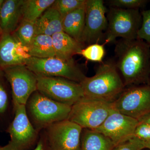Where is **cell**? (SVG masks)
<instances>
[{
  "instance_id": "1",
  "label": "cell",
  "mask_w": 150,
  "mask_h": 150,
  "mask_svg": "<svg viewBox=\"0 0 150 150\" xmlns=\"http://www.w3.org/2000/svg\"><path fill=\"white\" fill-rule=\"evenodd\" d=\"M115 65L125 87L148 84L150 46L140 39H121L115 43Z\"/></svg>"
},
{
  "instance_id": "2",
  "label": "cell",
  "mask_w": 150,
  "mask_h": 150,
  "mask_svg": "<svg viewBox=\"0 0 150 150\" xmlns=\"http://www.w3.org/2000/svg\"><path fill=\"white\" fill-rule=\"evenodd\" d=\"M80 84L84 98L112 103L126 87L116 67L115 61L100 63L95 74L86 77Z\"/></svg>"
},
{
  "instance_id": "3",
  "label": "cell",
  "mask_w": 150,
  "mask_h": 150,
  "mask_svg": "<svg viewBox=\"0 0 150 150\" xmlns=\"http://www.w3.org/2000/svg\"><path fill=\"white\" fill-rule=\"evenodd\" d=\"M25 112L33 128L38 132L56 122L69 119L71 106L48 98L36 91L25 105Z\"/></svg>"
},
{
  "instance_id": "4",
  "label": "cell",
  "mask_w": 150,
  "mask_h": 150,
  "mask_svg": "<svg viewBox=\"0 0 150 150\" xmlns=\"http://www.w3.org/2000/svg\"><path fill=\"white\" fill-rule=\"evenodd\" d=\"M106 17L108 26L104 44L113 42L117 38L126 40L137 39L142 23L140 9L110 7Z\"/></svg>"
},
{
  "instance_id": "5",
  "label": "cell",
  "mask_w": 150,
  "mask_h": 150,
  "mask_svg": "<svg viewBox=\"0 0 150 150\" xmlns=\"http://www.w3.org/2000/svg\"><path fill=\"white\" fill-rule=\"evenodd\" d=\"M37 77L38 91L56 102L72 106L84 98L79 83L58 77Z\"/></svg>"
},
{
  "instance_id": "6",
  "label": "cell",
  "mask_w": 150,
  "mask_h": 150,
  "mask_svg": "<svg viewBox=\"0 0 150 150\" xmlns=\"http://www.w3.org/2000/svg\"><path fill=\"white\" fill-rule=\"evenodd\" d=\"M7 132L11 140L4 146V150H33L40 138V132L36 131L30 122L23 105L15 106L14 117Z\"/></svg>"
},
{
  "instance_id": "7",
  "label": "cell",
  "mask_w": 150,
  "mask_h": 150,
  "mask_svg": "<svg viewBox=\"0 0 150 150\" xmlns=\"http://www.w3.org/2000/svg\"><path fill=\"white\" fill-rule=\"evenodd\" d=\"M25 65L39 76L64 78L79 83L86 77L74 60L66 61L56 57L45 59L31 57Z\"/></svg>"
},
{
  "instance_id": "8",
  "label": "cell",
  "mask_w": 150,
  "mask_h": 150,
  "mask_svg": "<svg viewBox=\"0 0 150 150\" xmlns=\"http://www.w3.org/2000/svg\"><path fill=\"white\" fill-rule=\"evenodd\" d=\"M113 109L112 103L83 98L71 106L68 120L82 129L95 130Z\"/></svg>"
},
{
  "instance_id": "9",
  "label": "cell",
  "mask_w": 150,
  "mask_h": 150,
  "mask_svg": "<svg viewBox=\"0 0 150 150\" xmlns=\"http://www.w3.org/2000/svg\"><path fill=\"white\" fill-rule=\"evenodd\" d=\"M112 103L114 110L138 120L150 112V86L142 84L125 88Z\"/></svg>"
},
{
  "instance_id": "10",
  "label": "cell",
  "mask_w": 150,
  "mask_h": 150,
  "mask_svg": "<svg viewBox=\"0 0 150 150\" xmlns=\"http://www.w3.org/2000/svg\"><path fill=\"white\" fill-rule=\"evenodd\" d=\"M1 69L10 85L14 106L18 105H25L30 96L37 91V76L25 65Z\"/></svg>"
},
{
  "instance_id": "11",
  "label": "cell",
  "mask_w": 150,
  "mask_h": 150,
  "mask_svg": "<svg viewBox=\"0 0 150 150\" xmlns=\"http://www.w3.org/2000/svg\"><path fill=\"white\" fill-rule=\"evenodd\" d=\"M85 20L80 43L84 48L98 43L107 29L106 9L102 0H86Z\"/></svg>"
},
{
  "instance_id": "12",
  "label": "cell",
  "mask_w": 150,
  "mask_h": 150,
  "mask_svg": "<svg viewBox=\"0 0 150 150\" xmlns=\"http://www.w3.org/2000/svg\"><path fill=\"white\" fill-rule=\"evenodd\" d=\"M82 129L68 119L53 123L44 131L51 150H79Z\"/></svg>"
},
{
  "instance_id": "13",
  "label": "cell",
  "mask_w": 150,
  "mask_h": 150,
  "mask_svg": "<svg viewBox=\"0 0 150 150\" xmlns=\"http://www.w3.org/2000/svg\"><path fill=\"white\" fill-rule=\"evenodd\" d=\"M139 121L113 109L96 131L110 139L115 146L134 137Z\"/></svg>"
},
{
  "instance_id": "14",
  "label": "cell",
  "mask_w": 150,
  "mask_h": 150,
  "mask_svg": "<svg viewBox=\"0 0 150 150\" xmlns=\"http://www.w3.org/2000/svg\"><path fill=\"white\" fill-rule=\"evenodd\" d=\"M31 56L28 48L13 33H3L0 38V69L25 65Z\"/></svg>"
},
{
  "instance_id": "15",
  "label": "cell",
  "mask_w": 150,
  "mask_h": 150,
  "mask_svg": "<svg viewBox=\"0 0 150 150\" xmlns=\"http://www.w3.org/2000/svg\"><path fill=\"white\" fill-rule=\"evenodd\" d=\"M24 0H4L0 8V30L2 34L13 33L22 20Z\"/></svg>"
},
{
  "instance_id": "16",
  "label": "cell",
  "mask_w": 150,
  "mask_h": 150,
  "mask_svg": "<svg viewBox=\"0 0 150 150\" xmlns=\"http://www.w3.org/2000/svg\"><path fill=\"white\" fill-rule=\"evenodd\" d=\"M56 57L66 61L74 60L73 56L79 55L83 46L77 40L62 31L52 35Z\"/></svg>"
},
{
  "instance_id": "17",
  "label": "cell",
  "mask_w": 150,
  "mask_h": 150,
  "mask_svg": "<svg viewBox=\"0 0 150 150\" xmlns=\"http://www.w3.org/2000/svg\"><path fill=\"white\" fill-rule=\"evenodd\" d=\"M62 18L58 11L52 7L47 9L35 23V35L52 36L63 31Z\"/></svg>"
},
{
  "instance_id": "18",
  "label": "cell",
  "mask_w": 150,
  "mask_h": 150,
  "mask_svg": "<svg viewBox=\"0 0 150 150\" xmlns=\"http://www.w3.org/2000/svg\"><path fill=\"white\" fill-rule=\"evenodd\" d=\"M113 142L98 131L83 129L79 150H112Z\"/></svg>"
},
{
  "instance_id": "19",
  "label": "cell",
  "mask_w": 150,
  "mask_h": 150,
  "mask_svg": "<svg viewBox=\"0 0 150 150\" xmlns=\"http://www.w3.org/2000/svg\"><path fill=\"white\" fill-rule=\"evenodd\" d=\"M85 6L68 14L62 18L63 31L80 43L85 20Z\"/></svg>"
},
{
  "instance_id": "20",
  "label": "cell",
  "mask_w": 150,
  "mask_h": 150,
  "mask_svg": "<svg viewBox=\"0 0 150 150\" xmlns=\"http://www.w3.org/2000/svg\"><path fill=\"white\" fill-rule=\"evenodd\" d=\"M31 57L40 59L56 57L52 36L35 35L28 48Z\"/></svg>"
},
{
  "instance_id": "21",
  "label": "cell",
  "mask_w": 150,
  "mask_h": 150,
  "mask_svg": "<svg viewBox=\"0 0 150 150\" xmlns=\"http://www.w3.org/2000/svg\"><path fill=\"white\" fill-rule=\"evenodd\" d=\"M55 0H24L22 6V20L35 23Z\"/></svg>"
},
{
  "instance_id": "22",
  "label": "cell",
  "mask_w": 150,
  "mask_h": 150,
  "mask_svg": "<svg viewBox=\"0 0 150 150\" xmlns=\"http://www.w3.org/2000/svg\"><path fill=\"white\" fill-rule=\"evenodd\" d=\"M6 80L2 70L0 69V120L2 121L6 119L11 110L15 112L12 96L9 93Z\"/></svg>"
},
{
  "instance_id": "23",
  "label": "cell",
  "mask_w": 150,
  "mask_h": 150,
  "mask_svg": "<svg viewBox=\"0 0 150 150\" xmlns=\"http://www.w3.org/2000/svg\"><path fill=\"white\" fill-rule=\"evenodd\" d=\"M13 34L23 46L28 48L35 35V23L22 20Z\"/></svg>"
},
{
  "instance_id": "24",
  "label": "cell",
  "mask_w": 150,
  "mask_h": 150,
  "mask_svg": "<svg viewBox=\"0 0 150 150\" xmlns=\"http://www.w3.org/2000/svg\"><path fill=\"white\" fill-rule=\"evenodd\" d=\"M86 0H55L51 7L60 13L62 18L68 14L85 6Z\"/></svg>"
},
{
  "instance_id": "25",
  "label": "cell",
  "mask_w": 150,
  "mask_h": 150,
  "mask_svg": "<svg viewBox=\"0 0 150 150\" xmlns=\"http://www.w3.org/2000/svg\"><path fill=\"white\" fill-rule=\"evenodd\" d=\"M104 45L96 43L89 45L82 49L79 55L88 61L101 63L105 53Z\"/></svg>"
},
{
  "instance_id": "26",
  "label": "cell",
  "mask_w": 150,
  "mask_h": 150,
  "mask_svg": "<svg viewBox=\"0 0 150 150\" xmlns=\"http://www.w3.org/2000/svg\"><path fill=\"white\" fill-rule=\"evenodd\" d=\"M149 2L147 0H110L108 2L110 7L126 9H140Z\"/></svg>"
},
{
  "instance_id": "27",
  "label": "cell",
  "mask_w": 150,
  "mask_h": 150,
  "mask_svg": "<svg viewBox=\"0 0 150 150\" xmlns=\"http://www.w3.org/2000/svg\"><path fill=\"white\" fill-rule=\"evenodd\" d=\"M142 23L137 38L145 41L150 46V9L141 11Z\"/></svg>"
},
{
  "instance_id": "28",
  "label": "cell",
  "mask_w": 150,
  "mask_h": 150,
  "mask_svg": "<svg viewBox=\"0 0 150 150\" xmlns=\"http://www.w3.org/2000/svg\"><path fill=\"white\" fill-rule=\"evenodd\" d=\"M146 143L135 137L115 146L112 150H143Z\"/></svg>"
},
{
  "instance_id": "29",
  "label": "cell",
  "mask_w": 150,
  "mask_h": 150,
  "mask_svg": "<svg viewBox=\"0 0 150 150\" xmlns=\"http://www.w3.org/2000/svg\"><path fill=\"white\" fill-rule=\"evenodd\" d=\"M134 137L142 140L146 143L150 142V123H140L135 129Z\"/></svg>"
},
{
  "instance_id": "30",
  "label": "cell",
  "mask_w": 150,
  "mask_h": 150,
  "mask_svg": "<svg viewBox=\"0 0 150 150\" xmlns=\"http://www.w3.org/2000/svg\"><path fill=\"white\" fill-rule=\"evenodd\" d=\"M33 150H51L48 144L44 130L40 133V138L36 146Z\"/></svg>"
},
{
  "instance_id": "31",
  "label": "cell",
  "mask_w": 150,
  "mask_h": 150,
  "mask_svg": "<svg viewBox=\"0 0 150 150\" xmlns=\"http://www.w3.org/2000/svg\"><path fill=\"white\" fill-rule=\"evenodd\" d=\"M138 121L140 123L143 122V123H148L150 124V112L147 113L142 118H140L138 120Z\"/></svg>"
},
{
  "instance_id": "32",
  "label": "cell",
  "mask_w": 150,
  "mask_h": 150,
  "mask_svg": "<svg viewBox=\"0 0 150 150\" xmlns=\"http://www.w3.org/2000/svg\"><path fill=\"white\" fill-rule=\"evenodd\" d=\"M146 149L150 150V142L146 143Z\"/></svg>"
},
{
  "instance_id": "33",
  "label": "cell",
  "mask_w": 150,
  "mask_h": 150,
  "mask_svg": "<svg viewBox=\"0 0 150 150\" xmlns=\"http://www.w3.org/2000/svg\"><path fill=\"white\" fill-rule=\"evenodd\" d=\"M4 0H0V8H1V6L2 4L4 2Z\"/></svg>"
},
{
  "instance_id": "34",
  "label": "cell",
  "mask_w": 150,
  "mask_h": 150,
  "mask_svg": "<svg viewBox=\"0 0 150 150\" xmlns=\"http://www.w3.org/2000/svg\"><path fill=\"white\" fill-rule=\"evenodd\" d=\"M0 150H4V147H0Z\"/></svg>"
},
{
  "instance_id": "35",
  "label": "cell",
  "mask_w": 150,
  "mask_h": 150,
  "mask_svg": "<svg viewBox=\"0 0 150 150\" xmlns=\"http://www.w3.org/2000/svg\"><path fill=\"white\" fill-rule=\"evenodd\" d=\"M148 85H149L150 86V76L149 79V83H148Z\"/></svg>"
},
{
  "instance_id": "36",
  "label": "cell",
  "mask_w": 150,
  "mask_h": 150,
  "mask_svg": "<svg viewBox=\"0 0 150 150\" xmlns=\"http://www.w3.org/2000/svg\"><path fill=\"white\" fill-rule=\"evenodd\" d=\"M2 33L1 32V30H0V38H1V36Z\"/></svg>"
}]
</instances>
